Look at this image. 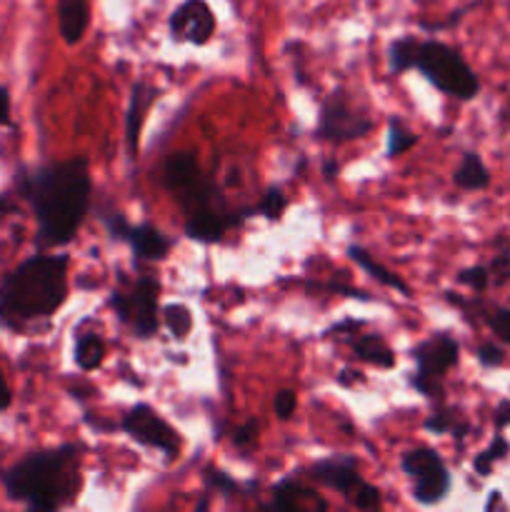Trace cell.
I'll return each mask as SVG.
<instances>
[{
	"label": "cell",
	"instance_id": "28",
	"mask_svg": "<svg viewBox=\"0 0 510 512\" xmlns=\"http://www.w3.org/2000/svg\"><path fill=\"white\" fill-rule=\"evenodd\" d=\"M205 485H208L213 493H220V495H235L243 490V485L235 483L228 473H223V470H215V468H210L208 473H205Z\"/></svg>",
	"mask_w": 510,
	"mask_h": 512
},
{
	"label": "cell",
	"instance_id": "18",
	"mask_svg": "<svg viewBox=\"0 0 510 512\" xmlns=\"http://www.w3.org/2000/svg\"><path fill=\"white\" fill-rule=\"evenodd\" d=\"M453 180L460 190H483L490 185V173L478 153L465 150L463 160H460V165L455 168Z\"/></svg>",
	"mask_w": 510,
	"mask_h": 512
},
{
	"label": "cell",
	"instance_id": "16",
	"mask_svg": "<svg viewBox=\"0 0 510 512\" xmlns=\"http://www.w3.org/2000/svg\"><path fill=\"white\" fill-rule=\"evenodd\" d=\"M88 20V0H58V25L65 43H80L85 35V28H88Z\"/></svg>",
	"mask_w": 510,
	"mask_h": 512
},
{
	"label": "cell",
	"instance_id": "34",
	"mask_svg": "<svg viewBox=\"0 0 510 512\" xmlns=\"http://www.w3.org/2000/svg\"><path fill=\"white\" fill-rule=\"evenodd\" d=\"M478 360L480 365H485V368H498V365H503L505 353L498 348V345L485 343L478 348Z\"/></svg>",
	"mask_w": 510,
	"mask_h": 512
},
{
	"label": "cell",
	"instance_id": "9",
	"mask_svg": "<svg viewBox=\"0 0 510 512\" xmlns=\"http://www.w3.org/2000/svg\"><path fill=\"white\" fill-rule=\"evenodd\" d=\"M373 130V120L355 110L343 93H333L320 105L318 138L330 143H348V140L365 138Z\"/></svg>",
	"mask_w": 510,
	"mask_h": 512
},
{
	"label": "cell",
	"instance_id": "11",
	"mask_svg": "<svg viewBox=\"0 0 510 512\" xmlns=\"http://www.w3.org/2000/svg\"><path fill=\"white\" fill-rule=\"evenodd\" d=\"M105 228L110 230V235L123 243H128L133 248V253L143 260H165L170 253V238H165L158 228L153 225L143 223V225H133L118 213V210H108L103 215Z\"/></svg>",
	"mask_w": 510,
	"mask_h": 512
},
{
	"label": "cell",
	"instance_id": "1",
	"mask_svg": "<svg viewBox=\"0 0 510 512\" xmlns=\"http://www.w3.org/2000/svg\"><path fill=\"white\" fill-rule=\"evenodd\" d=\"M88 158L50 163L20 178V195L30 203L38 223L40 248L68 245L83 225L90 208Z\"/></svg>",
	"mask_w": 510,
	"mask_h": 512
},
{
	"label": "cell",
	"instance_id": "36",
	"mask_svg": "<svg viewBox=\"0 0 510 512\" xmlns=\"http://www.w3.org/2000/svg\"><path fill=\"white\" fill-rule=\"evenodd\" d=\"M510 425V400H503V403L498 405V410H495V428L503 430Z\"/></svg>",
	"mask_w": 510,
	"mask_h": 512
},
{
	"label": "cell",
	"instance_id": "13",
	"mask_svg": "<svg viewBox=\"0 0 510 512\" xmlns=\"http://www.w3.org/2000/svg\"><path fill=\"white\" fill-rule=\"evenodd\" d=\"M305 475L313 483L335 490V493L345 495V498H353L358 485L363 483L358 473V460L350 458V455H335V458L318 460V463L310 465Z\"/></svg>",
	"mask_w": 510,
	"mask_h": 512
},
{
	"label": "cell",
	"instance_id": "17",
	"mask_svg": "<svg viewBox=\"0 0 510 512\" xmlns=\"http://www.w3.org/2000/svg\"><path fill=\"white\" fill-rule=\"evenodd\" d=\"M350 348L353 353L358 355L360 360L365 363L375 365V368L390 370L395 365V353L390 350V345L380 338L378 333H360V335H350Z\"/></svg>",
	"mask_w": 510,
	"mask_h": 512
},
{
	"label": "cell",
	"instance_id": "23",
	"mask_svg": "<svg viewBox=\"0 0 510 512\" xmlns=\"http://www.w3.org/2000/svg\"><path fill=\"white\" fill-rule=\"evenodd\" d=\"M508 453H510V443H508V440H505L503 435H495L493 443H490L488 448H485L483 453H480L478 458L473 460L475 473L483 475V478H488V475L493 473V465L498 463V460H503Z\"/></svg>",
	"mask_w": 510,
	"mask_h": 512
},
{
	"label": "cell",
	"instance_id": "22",
	"mask_svg": "<svg viewBox=\"0 0 510 512\" xmlns=\"http://www.w3.org/2000/svg\"><path fill=\"white\" fill-rule=\"evenodd\" d=\"M420 40H415L413 35H405V38H398L390 43L388 48V68L390 73L400 75L405 70H410L415 65V55H418Z\"/></svg>",
	"mask_w": 510,
	"mask_h": 512
},
{
	"label": "cell",
	"instance_id": "37",
	"mask_svg": "<svg viewBox=\"0 0 510 512\" xmlns=\"http://www.w3.org/2000/svg\"><path fill=\"white\" fill-rule=\"evenodd\" d=\"M0 125H10V93L0 85Z\"/></svg>",
	"mask_w": 510,
	"mask_h": 512
},
{
	"label": "cell",
	"instance_id": "24",
	"mask_svg": "<svg viewBox=\"0 0 510 512\" xmlns=\"http://www.w3.org/2000/svg\"><path fill=\"white\" fill-rule=\"evenodd\" d=\"M163 323L168 325V330L173 338L185 340L188 338L190 330H193V313H190L185 305H165Z\"/></svg>",
	"mask_w": 510,
	"mask_h": 512
},
{
	"label": "cell",
	"instance_id": "21",
	"mask_svg": "<svg viewBox=\"0 0 510 512\" xmlns=\"http://www.w3.org/2000/svg\"><path fill=\"white\" fill-rule=\"evenodd\" d=\"M105 360V343L100 335L83 333L75 340V363L80 370H98Z\"/></svg>",
	"mask_w": 510,
	"mask_h": 512
},
{
	"label": "cell",
	"instance_id": "14",
	"mask_svg": "<svg viewBox=\"0 0 510 512\" xmlns=\"http://www.w3.org/2000/svg\"><path fill=\"white\" fill-rule=\"evenodd\" d=\"M245 215H253V208H245L240 215L225 213V210H200V213H193L185 223V235L190 240H198V243H215L225 235V230L230 225H238Z\"/></svg>",
	"mask_w": 510,
	"mask_h": 512
},
{
	"label": "cell",
	"instance_id": "4",
	"mask_svg": "<svg viewBox=\"0 0 510 512\" xmlns=\"http://www.w3.org/2000/svg\"><path fill=\"white\" fill-rule=\"evenodd\" d=\"M413 68H418L440 93L458 100H473L480 93L478 75L463 55L438 40H420Z\"/></svg>",
	"mask_w": 510,
	"mask_h": 512
},
{
	"label": "cell",
	"instance_id": "2",
	"mask_svg": "<svg viewBox=\"0 0 510 512\" xmlns=\"http://www.w3.org/2000/svg\"><path fill=\"white\" fill-rule=\"evenodd\" d=\"M68 255H33L0 283V325L23 330L58 313L68 298Z\"/></svg>",
	"mask_w": 510,
	"mask_h": 512
},
{
	"label": "cell",
	"instance_id": "27",
	"mask_svg": "<svg viewBox=\"0 0 510 512\" xmlns=\"http://www.w3.org/2000/svg\"><path fill=\"white\" fill-rule=\"evenodd\" d=\"M425 430H430V433H435V435H443V433L465 435L468 425L455 423L453 413H448V410H435V413L425 420Z\"/></svg>",
	"mask_w": 510,
	"mask_h": 512
},
{
	"label": "cell",
	"instance_id": "10",
	"mask_svg": "<svg viewBox=\"0 0 510 512\" xmlns=\"http://www.w3.org/2000/svg\"><path fill=\"white\" fill-rule=\"evenodd\" d=\"M123 430L145 448H155L168 460H175L180 455V435L155 413L150 405H135L125 413Z\"/></svg>",
	"mask_w": 510,
	"mask_h": 512
},
{
	"label": "cell",
	"instance_id": "20",
	"mask_svg": "<svg viewBox=\"0 0 510 512\" xmlns=\"http://www.w3.org/2000/svg\"><path fill=\"white\" fill-rule=\"evenodd\" d=\"M300 500H313L320 508H325V500L318 498V493L313 490H305L303 485H298L295 480H283L273 488V503L268 508H283V510H295L300 508Z\"/></svg>",
	"mask_w": 510,
	"mask_h": 512
},
{
	"label": "cell",
	"instance_id": "35",
	"mask_svg": "<svg viewBox=\"0 0 510 512\" xmlns=\"http://www.w3.org/2000/svg\"><path fill=\"white\" fill-rule=\"evenodd\" d=\"M490 275H495L498 280H508L510 278V253H500L498 258L490 263Z\"/></svg>",
	"mask_w": 510,
	"mask_h": 512
},
{
	"label": "cell",
	"instance_id": "39",
	"mask_svg": "<svg viewBox=\"0 0 510 512\" xmlns=\"http://www.w3.org/2000/svg\"><path fill=\"white\" fill-rule=\"evenodd\" d=\"M338 170H340V165L335 163V160H328V163L323 165V173H325V178H328V180L338 178Z\"/></svg>",
	"mask_w": 510,
	"mask_h": 512
},
{
	"label": "cell",
	"instance_id": "31",
	"mask_svg": "<svg viewBox=\"0 0 510 512\" xmlns=\"http://www.w3.org/2000/svg\"><path fill=\"white\" fill-rule=\"evenodd\" d=\"M295 408H298V395L293 390H280L273 400V410H275V418L278 420H290L295 415Z\"/></svg>",
	"mask_w": 510,
	"mask_h": 512
},
{
	"label": "cell",
	"instance_id": "38",
	"mask_svg": "<svg viewBox=\"0 0 510 512\" xmlns=\"http://www.w3.org/2000/svg\"><path fill=\"white\" fill-rule=\"evenodd\" d=\"M10 403H13V393H10V385H8V380H5L3 368H0V413H3V410H8Z\"/></svg>",
	"mask_w": 510,
	"mask_h": 512
},
{
	"label": "cell",
	"instance_id": "5",
	"mask_svg": "<svg viewBox=\"0 0 510 512\" xmlns=\"http://www.w3.org/2000/svg\"><path fill=\"white\" fill-rule=\"evenodd\" d=\"M163 183L190 215L208 210L213 203L215 188L200 170L198 155L193 150L168 155L163 165Z\"/></svg>",
	"mask_w": 510,
	"mask_h": 512
},
{
	"label": "cell",
	"instance_id": "7",
	"mask_svg": "<svg viewBox=\"0 0 510 512\" xmlns=\"http://www.w3.org/2000/svg\"><path fill=\"white\" fill-rule=\"evenodd\" d=\"M415 358V378L413 388L428 400L440 398L443 388L440 380L445 378L453 365H458L460 358V345L453 335L448 333H435L433 338L423 340L418 348L413 350Z\"/></svg>",
	"mask_w": 510,
	"mask_h": 512
},
{
	"label": "cell",
	"instance_id": "26",
	"mask_svg": "<svg viewBox=\"0 0 510 512\" xmlns=\"http://www.w3.org/2000/svg\"><path fill=\"white\" fill-rule=\"evenodd\" d=\"M285 205H288V198H285L283 190L268 188L265 190L263 198H260L258 208H253V213H260L263 218H268V220H278L280 215H283Z\"/></svg>",
	"mask_w": 510,
	"mask_h": 512
},
{
	"label": "cell",
	"instance_id": "25",
	"mask_svg": "<svg viewBox=\"0 0 510 512\" xmlns=\"http://www.w3.org/2000/svg\"><path fill=\"white\" fill-rule=\"evenodd\" d=\"M415 133L405 128L398 118H390L388 123V145H385V155L388 158H395V155H403L405 150L415 145Z\"/></svg>",
	"mask_w": 510,
	"mask_h": 512
},
{
	"label": "cell",
	"instance_id": "40",
	"mask_svg": "<svg viewBox=\"0 0 510 512\" xmlns=\"http://www.w3.org/2000/svg\"><path fill=\"white\" fill-rule=\"evenodd\" d=\"M0 210H8V203L3 198H0Z\"/></svg>",
	"mask_w": 510,
	"mask_h": 512
},
{
	"label": "cell",
	"instance_id": "19",
	"mask_svg": "<svg viewBox=\"0 0 510 512\" xmlns=\"http://www.w3.org/2000/svg\"><path fill=\"white\" fill-rule=\"evenodd\" d=\"M348 258L353 260V263L358 265V268H363L365 273L370 275V278L378 280L380 285H385V288H393V290H398V293L408 295V285H405L403 280L398 278V275L390 273L388 268H383V265H380L378 260H373V255H370L368 250L360 248V245H348Z\"/></svg>",
	"mask_w": 510,
	"mask_h": 512
},
{
	"label": "cell",
	"instance_id": "15",
	"mask_svg": "<svg viewBox=\"0 0 510 512\" xmlns=\"http://www.w3.org/2000/svg\"><path fill=\"white\" fill-rule=\"evenodd\" d=\"M158 98V88L148 85L145 80L133 85V93H130L128 103V115H125V138H128V150L130 155H138V140L140 130H143V120L148 115L150 105Z\"/></svg>",
	"mask_w": 510,
	"mask_h": 512
},
{
	"label": "cell",
	"instance_id": "32",
	"mask_svg": "<svg viewBox=\"0 0 510 512\" xmlns=\"http://www.w3.org/2000/svg\"><path fill=\"white\" fill-rule=\"evenodd\" d=\"M485 320H488L490 330H493L500 340H505V343L510 345V310L498 308V310H493V313L485 315Z\"/></svg>",
	"mask_w": 510,
	"mask_h": 512
},
{
	"label": "cell",
	"instance_id": "6",
	"mask_svg": "<svg viewBox=\"0 0 510 512\" xmlns=\"http://www.w3.org/2000/svg\"><path fill=\"white\" fill-rule=\"evenodd\" d=\"M158 293L160 283L150 275H143L133 283L128 293L123 290H113L110 295V305H113L115 315L130 325L135 338L148 340L158 333Z\"/></svg>",
	"mask_w": 510,
	"mask_h": 512
},
{
	"label": "cell",
	"instance_id": "29",
	"mask_svg": "<svg viewBox=\"0 0 510 512\" xmlns=\"http://www.w3.org/2000/svg\"><path fill=\"white\" fill-rule=\"evenodd\" d=\"M350 503L355 505L358 510H373V508H380V490L375 488V485L370 483H360L358 490L353 493V498H350Z\"/></svg>",
	"mask_w": 510,
	"mask_h": 512
},
{
	"label": "cell",
	"instance_id": "33",
	"mask_svg": "<svg viewBox=\"0 0 510 512\" xmlns=\"http://www.w3.org/2000/svg\"><path fill=\"white\" fill-rule=\"evenodd\" d=\"M258 430H260V423L255 418L245 420L243 425H240L238 430H235V445L238 448H250V445L255 443V438H258Z\"/></svg>",
	"mask_w": 510,
	"mask_h": 512
},
{
	"label": "cell",
	"instance_id": "12",
	"mask_svg": "<svg viewBox=\"0 0 510 512\" xmlns=\"http://www.w3.org/2000/svg\"><path fill=\"white\" fill-rule=\"evenodd\" d=\"M170 35L193 45H205L215 33V15L205 0H185L168 20Z\"/></svg>",
	"mask_w": 510,
	"mask_h": 512
},
{
	"label": "cell",
	"instance_id": "3",
	"mask_svg": "<svg viewBox=\"0 0 510 512\" xmlns=\"http://www.w3.org/2000/svg\"><path fill=\"white\" fill-rule=\"evenodd\" d=\"M80 485L83 478L78 445L30 453L3 475L8 498L23 503L28 510L65 508L78 498Z\"/></svg>",
	"mask_w": 510,
	"mask_h": 512
},
{
	"label": "cell",
	"instance_id": "30",
	"mask_svg": "<svg viewBox=\"0 0 510 512\" xmlns=\"http://www.w3.org/2000/svg\"><path fill=\"white\" fill-rule=\"evenodd\" d=\"M458 283L468 285L475 293H483L490 283V270L483 268V265H475V268H465L463 273L458 275Z\"/></svg>",
	"mask_w": 510,
	"mask_h": 512
},
{
	"label": "cell",
	"instance_id": "8",
	"mask_svg": "<svg viewBox=\"0 0 510 512\" xmlns=\"http://www.w3.org/2000/svg\"><path fill=\"white\" fill-rule=\"evenodd\" d=\"M400 468L413 480L415 503L438 505L450 493V473L433 448H413L403 453Z\"/></svg>",
	"mask_w": 510,
	"mask_h": 512
}]
</instances>
